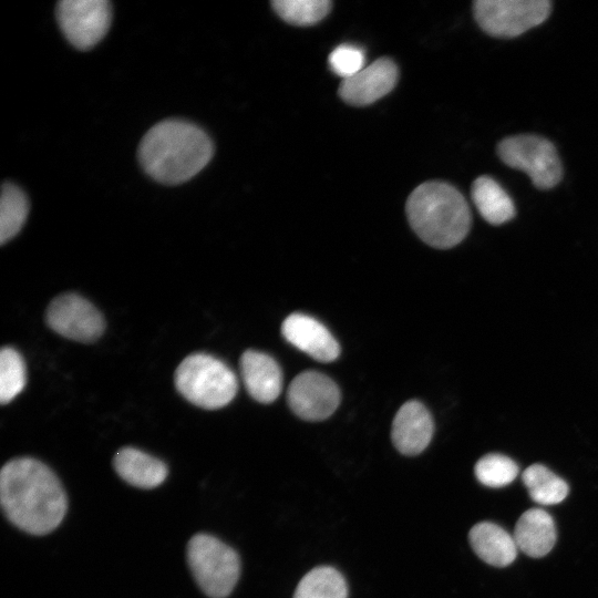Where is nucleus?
Wrapping results in <instances>:
<instances>
[{"mask_svg":"<svg viewBox=\"0 0 598 598\" xmlns=\"http://www.w3.org/2000/svg\"><path fill=\"white\" fill-rule=\"evenodd\" d=\"M29 202L23 190L12 183H4L0 198V244L12 239L24 225Z\"/></svg>","mask_w":598,"mask_h":598,"instance_id":"21","label":"nucleus"},{"mask_svg":"<svg viewBox=\"0 0 598 598\" xmlns=\"http://www.w3.org/2000/svg\"><path fill=\"white\" fill-rule=\"evenodd\" d=\"M45 319L58 334L79 342H93L105 329L101 312L76 293L54 298L47 308Z\"/></svg>","mask_w":598,"mask_h":598,"instance_id":"9","label":"nucleus"},{"mask_svg":"<svg viewBox=\"0 0 598 598\" xmlns=\"http://www.w3.org/2000/svg\"><path fill=\"white\" fill-rule=\"evenodd\" d=\"M497 153L506 165L525 172L540 189L554 187L561 178L563 168L556 148L540 136L507 137L498 144Z\"/></svg>","mask_w":598,"mask_h":598,"instance_id":"6","label":"nucleus"},{"mask_svg":"<svg viewBox=\"0 0 598 598\" xmlns=\"http://www.w3.org/2000/svg\"><path fill=\"white\" fill-rule=\"evenodd\" d=\"M187 563L195 581L210 598H226L238 581V554L212 535L196 534L189 539Z\"/></svg>","mask_w":598,"mask_h":598,"instance_id":"5","label":"nucleus"},{"mask_svg":"<svg viewBox=\"0 0 598 598\" xmlns=\"http://www.w3.org/2000/svg\"><path fill=\"white\" fill-rule=\"evenodd\" d=\"M174 380L177 391L187 401L207 410L227 405L238 389L234 371L207 353L187 355L177 367Z\"/></svg>","mask_w":598,"mask_h":598,"instance_id":"4","label":"nucleus"},{"mask_svg":"<svg viewBox=\"0 0 598 598\" xmlns=\"http://www.w3.org/2000/svg\"><path fill=\"white\" fill-rule=\"evenodd\" d=\"M398 66L390 58H380L351 78L342 80L340 97L348 104L369 105L386 95L395 86Z\"/></svg>","mask_w":598,"mask_h":598,"instance_id":"11","label":"nucleus"},{"mask_svg":"<svg viewBox=\"0 0 598 598\" xmlns=\"http://www.w3.org/2000/svg\"><path fill=\"white\" fill-rule=\"evenodd\" d=\"M514 539L518 549L530 557L548 554L556 542V526L553 517L542 508H530L518 518Z\"/></svg>","mask_w":598,"mask_h":598,"instance_id":"15","label":"nucleus"},{"mask_svg":"<svg viewBox=\"0 0 598 598\" xmlns=\"http://www.w3.org/2000/svg\"><path fill=\"white\" fill-rule=\"evenodd\" d=\"M293 598H348V587L340 571L320 566L301 578Z\"/></svg>","mask_w":598,"mask_h":598,"instance_id":"19","label":"nucleus"},{"mask_svg":"<svg viewBox=\"0 0 598 598\" xmlns=\"http://www.w3.org/2000/svg\"><path fill=\"white\" fill-rule=\"evenodd\" d=\"M240 372L247 392L260 403H271L280 394L282 373L269 354L246 350L240 358Z\"/></svg>","mask_w":598,"mask_h":598,"instance_id":"14","label":"nucleus"},{"mask_svg":"<svg viewBox=\"0 0 598 598\" xmlns=\"http://www.w3.org/2000/svg\"><path fill=\"white\" fill-rule=\"evenodd\" d=\"M474 17L478 25L497 38H514L540 24L550 12L547 0H477Z\"/></svg>","mask_w":598,"mask_h":598,"instance_id":"7","label":"nucleus"},{"mask_svg":"<svg viewBox=\"0 0 598 598\" xmlns=\"http://www.w3.org/2000/svg\"><path fill=\"white\" fill-rule=\"evenodd\" d=\"M468 539L475 554L492 566L505 567L516 558L518 548L514 537L494 523H477L471 528Z\"/></svg>","mask_w":598,"mask_h":598,"instance_id":"17","label":"nucleus"},{"mask_svg":"<svg viewBox=\"0 0 598 598\" xmlns=\"http://www.w3.org/2000/svg\"><path fill=\"white\" fill-rule=\"evenodd\" d=\"M138 161L153 179L168 185L187 182L210 161L214 145L198 125L185 120H164L143 136Z\"/></svg>","mask_w":598,"mask_h":598,"instance_id":"2","label":"nucleus"},{"mask_svg":"<svg viewBox=\"0 0 598 598\" xmlns=\"http://www.w3.org/2000/svg\"><path fill=\"white\" fill-rule=\"evenodd\" d=\"M341 394L328 375L318 371H305L290 383L287 401L291 411L306 421L328 419L338 408Z\"/></svg>","mask_w":598,"mask_h":598,"instance_id":"10","label":"nucleus"},{"mask_svg":"<svg viewBox=\"0 0 598 598\" xmlns=\"http://www.w3.org/2000/svg\"><path fill=\"white\" fill-rule=\"evenodd\" d=\"M281 331L289 343L318 361L331 362L340 354L339 343L331 332L310 316H288L282 322Z\"/></svg>","mask_w":598,"mask_h":598,"instance_id":"12","label":"nucleus"},{"mask_svg":"<svg viewBox=\"0 0 598 598\" xmlns=\"http://www.w3.org/2000/svg\"><path fill=\"white\" fill-rule=\"evenodd\" d=\"M271 6L286 22L310 25L322 20L331 10L329 0H275Z\"/></svg>","mask_w":598,"mask_h":598,"instance_id":"23","label":"nucleus"},{"mask_svg":"<svg viewBox=\"0 0 598 598\" xmlns=\"http://www.w3.org/2000/svg\"><path fill=\"white\" fill-rule=\"evenodd\" d=\"M434 423L431 413L419 401L404 403L396 412L391 437L395 448L409 456L423 452L432 440Z\"/></svg>","mask_w":598,"mask_h":598,"instance_id":"13","label":"nucleus"},{"mask_svg":"<svg viewBox=\"0 0 598 598\" xmlns=\"http://www.w3.org/2000/svg\"><path fill=\"white\" fill-rule=\"evenodd\" d=\"M476 478L485 486L502 487L512 483L518 466L506 455L492 453L477 461L474 467Z\"/></svg>","mask_w":598,"mask_h":598,"instance_id":"24","label":"nucleus"},{"mask_svg":"<svg viewBox=\"0 0 598 598\" xmlns=\"http://www.w3.org/2000/svg\"><path fill=\"white\" fill-rule=\"evenodd\" d=\"M328 62L330 69L344 80L353 76L365 66V55L362 48L343 43L332 50Z\"/></svg>","mask_w":598,"mask_h":598,"instance_id":"25","label":"nucleus"},{"mask_svg":"<svg viewBox=\"0 0 598 598\" xmlns=\"http://www.w3.org/2000/svg\"><path fill=\"white\" fill-rule=\"evenodd\" d=\"M525 484L532 499L542 505H555L563 502L568 492V484L542 464H533L523 472Z\"/></svg>","mask_w":598,"mask_h":598,"instance_id":"20","label":"nucleus"},{"mask_svg":"<svg viewBox=\"0 0 598 598\" xmlns=\"http://www.w3.org/2000/svg\"><path fill=\"white\" fill-rule=\"evenodd\" d=\"M55 16L68 41L79 50H89L106 34L112 7L107 0H62Z\"/></svg>","mask_w":598,"mask_h":598,"instance_id":"8","label":"nucleus"},{"mask_svg":"<svg viewBox=\"0 0 598 598\" xmlns=\"http://www.w3.org/2000/svg\"><path fill=\"white\" fill-rule=\"evenodd\" d=\"M113 465L122 480L138 488L157 487L168 473L163 461L131 446L116 452Z\"/></svg>","mask_w":598,"mask_h":598,"instance_id":"16","label":"nucleus"},{"mask_svg":"<svg viewBox=\"0 0 598 598\" xmlns=\"http://www.w3.org/2000/svg\"><path fill=\"white\" fill-rule=\"evenodd\" d=\"M412 229L427 245L451 248L471 227V212L464 196L452 185L431 181L419 185L406 200Z\"/></svg>","mask_w":598,"mask_h":598,"instance_id":"3","label":"nucleus"},{"mask_svg":"<svg viewBox=\"0 0 598 598\" xmlns=\"http://www.w3.org/2000/svg\"><path fill=\"white\" fill-rule=\"evenodd\" d=\"M27 369L21 354L11 347L0 352V402H11L25 386Z\"/></svg>","mask_w":598,"mask_h":598,"instance_id":"22","label":"nucleus"},{"mask_svg":"<svg viewBox=\"0 0 598 598\" xmlns=\"http://www.w3.org/2000/svg\"><path fill=\"white\" fill-rule=\"evenodd\" d=\"M472 199L482 217L492 225L504 224L515 215L513 200L489 176H481L474 181Z\"/></svg>","mask_w":598,"mask_h":598,"instance_id":"18","label":"nucleus"},{"mask_svg":"<svg viewBox=\"0 0 598 598\" xmlns=\"http://www.w3.org/2000/svg\"><path fill=\"white\" fill-rule=\"evenodd\" d=\"M0 502L7 518L32 535L54 530L68 509L66 495L56 475L32 457H17L2 466Z\"/></svg>","mask_w":598,"mask_h":598,"instance_id":"1","label":"nucleus"}]
</instances>
